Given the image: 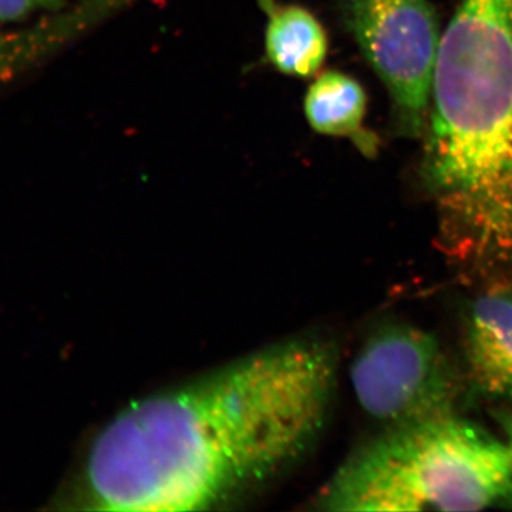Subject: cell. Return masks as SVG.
<instances>
[{
    "instance_id": "cell-1",
    "label": "cell",
    "mask_w": 512,
    "mask_h": 512,
    "mask_svg": "<svg viewBox=\"0 0 512 512\" xmlns=\"http://www.w3.org/2000/svg\"><path fill=\"white\" fill-rule=\"evenodd\" d=\"M325 340L268 346L133 402L93 437L55 510H214L264 487L318 440L336 389Z\"/></svg>"
},
{
    "instance_id": "cell-2",
    "label": "cell",
    "mask_w": 512,
    "mask_h": 512,
    "mask_svg": "<svg viewBox=\"0 0 512 512\" xmlns=\"http://www.w3.org/2000/svg\"><path fill=\"white\" fill-rule=\"evenodd\" d=\"M424 185L441 247L494 288L512 285V0H461L441 36Z\"/></svg>"
},
{
    "instance_id": "cell-9",
    "label": "cell",
    "mask_w": 512,
    "mask_h": 512,
    "mask_svg": "<svg viewBox=\"0 0 512 512\" xmlns=\"http://www.w3.org/2000/svg\"><path fill=\"white\" fill-rule=\"evenodd\" d=\"M63 0H0V20H18L39 12L56 9Z\"/></svg>"
},
{
    "instance_id": "cell-8",
    "label": "cell",
    "mask_w": 512,
    "mask_h": 512,
    "mask_svg": "<svg viewBox=\"0 0 512 512\" xmlns=\"http://www.w3.org/2000/svg\"><path fill=\"white\" fill-rule=\"evenodd\" d=\"M367 99L360 83L348 74L329 70L309 86L303 110L309 126L322 136L352 140L365 154L376 150V138L363 128Z\"/></svg>"
},
{
    "instance_id": "cell-10",
    "label": "cell",
    "mask_w": 512,
    "mask_h": 512,
    "mask_svg": "<svg viewBox=\"0 0 512 512\" xmlns=\"http://www.w3.org/2000/svg\"><path fill=\"white\" fill-rule=\"evenodd\" d=\"M495 420L498 421L501 429H503L505 443H507L512 454V412L510 410H500V412L495 413Z\"/></svg>"
},
{
    "instance_id": "cell-5",
    "label": "cell",
    "mask_w": 512,
    "mask_h": 512,
    "mask_svg": "<svg viewBox=\"0 0 512 512\" xmlns=\"http://www.w3.org/2000/svg\"><path fill=\"white\" fill-rule=\"evenodd\" d=\"M345 19L363 56L386 86L400 127L426 126L441 35L427 0H345Z\"/></svg>"
},
{
    "instance_id": "cell-6",
    "label": "cell",
    "mask_w": 512,
    "mask_h": 512,
    "mask_svg": "<svg viewBox=\"0 0 512 512\" xmlns=\"http://www.w3.org/2000/svg\"><path fill=\"white\" fill-rule=\"evenodd\" d=\"M466 382L477 396L512 404V292L491 288L471 303L464 325Z\"/></svg>"
},
{
    "instance_id": "cell-4",
    "label": "cell",
    "mask_w": 512,
    "mask_h": 512,
    "mask_svg": "<svg viewBox=\"0 0 512 512\" xmlns=\"http://www.w3.org/2000/svg\"><path fill=\"white\" fill-rule=\"evenodd\" d=\"M357 402L386 429L457 414L463 379L433 333L387 322L367 336L353 360Z\"/></svg>"
},
{
    "instance_id": "cell-7",
    "label": "cell",
    "mask_w": 512,
    "mask_h": 512,
    "mask_svg": "<svg viewBox=\"0 0 512 512\" xmlns=\"http://www.w3.org/2000/svg\"><path fill=\"white\" fill-rule=\"evenodd\" d=\"M268 15L265 55L278 72L309 79L319 72L328 56L326 30L316 16L299 5H278L259 0Z\"/></svg>"
},
{
    "instance_id": "cell-3",
    "label": "cell",
    "mask_w": 512,
    "mask_h": 512,
    "mask_svg": "<svg viewBox=\"0 0 512 512\" xmlns=\"http://www.w3.org/2000/svg\"><path fill=\"white\" fill-rule=\"evenodd\" d=\"M316 504L332 512L512 508V454L458 414L389 427L340 464Z\"/></svg>"
}]
</instances>
